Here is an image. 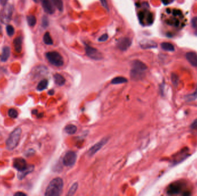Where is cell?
Instances as JSON below:
<instances>
[{
    "instance_id": "35",
    "label": "cell",
    "mask_w": 197,
    "mask_h": 196,
    "mask_svg": "<svg viewBox=\"0 0 197 196\" xmlns=\"http://www.w3.org/2000/svg\"><path fill=\"white\" fill-rule=\"evenodd\" d=\"M100 2L103 5L106 9L108 10V5H107V2L106 1V0H100Z\"/></svg>"
},
{
    "instance_id": "12",
    "label": "cell",
    "mask_w": 197,
    "mask_h": 196,
    "mask_svg": "<svg viewBox=\"0 0 197 196\" xmlns=\"http://www.w3.org/2000/svg\"><path fill=\"white\" fill-rule=\"evenodd\" d=\"M187 60L193 66L197 67V54L194 52H188L186 55Z\"/></svg>"
},
{
    "instance_id": "22",
    "label": "cell",
    "mask_w": 197,
    "mask_h": 196,
    "mask_svg": "<svg viewBox=\"0 0 197 196\" xmlns=\"http://www.w3.org/2000/svg\"><path fill=\"white\" fill-rule=\"evenodd\" d=\"M47 85H48V81L46 79H44L38 83L37 86V90L39 91H42L47 88Z\"/></svg>"
},
{
    "instance_id": "13",
    "label": "cell",
    "mask_w": 197,
    "mask_h": 196,
    "mask_svg": "<svg viewBox=\"0 0 197 196\" xmlns=\"http://www.w3.org/2000/svg\"><path fill=\"white\" fill-rule=\"evenodd\" d=\"M140 46L141 48L144 49L156 48L157 46V44L155 41H152L150 40H144L143 41H141Z\"/></svg>"
},
{
    "instance_id": "1",
    "label": "cell",
    "mask_w": 197,
    "mask_h": 196,
    "mask_svg": "<svg viewBox=\"0 0 197 196\" xmlns=\"http://www.w3.org/2000/svg\"><path fill=\"white\" fill-rule=\"evenodd\" d=\"M63 187V182L61 178H55L53 179L47 186L45 196H60L62 193Z\"/></svg>"
},
{
    "instance_id": "19",
    "label": "cell",
    "mask_w": 197,
    "mask_h": 196,
    "mask_svg": "<svg viewBox=\"0 0 197 196\" xmlns=\"http://www.w3.org/2000/svg\"><path fill=\"white\" fill-rule=\"evenodd\" d=\"M161 47L164 50H166V51H174L175 50L174 46L171 43H169L168 42L162 43L161 44Z\"/></svg>"
},
{
    "instance_id": "9",
    "label": "cell",
    "mask_w": 197,
    "mask_h": 196,
    "mask_svg": "<svg viewBox=\"0 0 197 196\" xmlns=\"http://www.w3.org/2000/svg\"><path fill=\"white\" fill-rule=\"evenodd\" d=\"M132 41L129 38H121L117 42V47L121 51H126L131 46Z\"/></svg>"
},
{
    "instance_id": "29",
    "label": "cell",
    "mask_w": 197,
    "mask_h": 196,
    "mask_svg": "<svg viewBox=\"0 0 197 196\" xmlns=\"http://www.w3.org/2000/svg\"><path fill=\"white\" fill-rule=\"evenodd\" d=\"M7 32L8 36H12L15 33V28L11 25H8L7 26Z\"/></svg>"
},
{
    "instance_id": "11",
    "label": "cell",
    "mask_w": 197,
    "mask_h": 196,
    "mask_svg": "<svg viewBox=\"0 0 197 196\" xmlns=\"http://www.w3.org/2000/svg\"><path fill=\"white\" fill-rule=\"evenodd\" d=\"M44 12L48 14H52L55 12V8L51 0H40Z\"/></svg>"
},
{
    "instance_id": "14",
    "label": "cell",
    "mask_w": 197,
    "mask_h": 196,
    "mask_svg": "<svg viewBox=\"0 0 197 196\" xmlns=\"http://www.w3.org/2000/svg\"><path fill=\"white\" fill-rule=\"evenodd\" d=\"M34 170V166L33 165L28 166L27 168L25 169L23 171H19V173L17 174V177L19 179H22L24 178L26 176L30 173H32Z\"/></svg>"
},
{
    "instance_id": "26",
    "label": "cell",
    "mask_w": 197,
    "mask_h": 196,
    "mask_svg": "<svg viewBox=\"0 0 197 196\" xmlns=\"http://www.w3.org/2000/svg\"><path fill=\"white\" fill-rule=\"evenodd\" d=\"M52 2L58 10L62 12L63 9V4L62 0H52Z\"/></svg>"
},
{
    "instance_id": "4",
    "label": "cell",
    "mask_w": 197,
    "mask_h": 196,
    "mask_svg": "<svg viewBox=\"0 0 197 196\" xmlns=\"http://www.w3.org/2000/svg\"><path fill=\"white\" fill-rule=\"evenodd\" d=\"M46 56L48 61L54 66L61 67L63 65V58L62 55L58 52H48L46 54Z\"/></svg>"
},
{
    "instance_id": "42",
    "label": "cell",
    "mask_w": 197,
    "mask_h": 196,
    "mask_svg": "<svg viewBox=\"0 0 197 196\" xmlns=\"http://www.w3.org/2000/svg\"><path fill=\"white\" fill-rule=\"evenodd\" d=\"M34 2H36V3H38V2H39V1H40V0H33Z\"/></svg>"
},
{
    "instance_id": "30",
    "label": "cell",
    "mask_w": 197,
    "mask_h": 196,
    "mask_svg": "<svg viewBox=\"0 0 197 196\" xmlns=\"http://www.w3.org/2000/svg\"><path fill=\"white\" fill-rule=\"evenodd\" d=\"M108 35L107 33H104L99 38L98 40L100 42H104V41H106L108 39Z\"/></svg>"
},
{
    "instance_id": "28",
    "label": "cell",
    "mask_w": 197,
    "mask_h": 196,
    "mask_svg": "<svg viewBox=\"0 0 197 196\" xmlns=\"http://www.w3.org/2000/svg\"><path fill=\"white\" fill-rule=\"evenodd\" d=\"M8 116L13 119H16L18 116V112L17 111L14 109V108H10V109L8 111Z\"/></svg>"
},
{
    "instance_id": "41",
    "label": "cell",
    "mask_w": 197,
    "mask_h": 196,
    "mask_svg": "<svg viewBox=\"0 0 197 196\" xmlns=\"http://www.w3.org/2000/svg\"><path fill=\"white\" fill-rule=\"evenodd\" d=\"M49 95H53L54 94V90H50L49 92Z\"/></svg>"
},
{
    "instance_id": "21",
    "label": "cell",
    "mask_w": 197,
    "mask_h": 196,
    "mask_svg": "<svg viewBox=\"0 0 197 196\" xmlns=\"http://www.w3.org/2000/svg\"><path fill=\"white\" fill-rule=\"evenodd\" d=\"M43 41L47 45H52L53 44L52 39L49 32H47L44 33L43 36Z\"/></svg>"
},
{
    "instance_id": "43",
    "label": "cell",
    "mask_w": 197,
    "mask_h": 196,
    "mask_svg": "<svg viewBox=\"0 0 197 196\" xmlns=\"http://www.w3.org/2000/svg\"><path fill=\"white\" fill-rule=\"evenodd\" d=\"M195 34L197 36V27L196 28V31H195Z\"/></svg>"
},
{
    "instance_id": "39",
    "label": "cell",
    "mask_w": 197,
    "mask_h": 196,
    "mask_svg": "<svg viewBox=\"0 0 197 196\" xmlns=\"http://www.w3.org/2000/svg\"><path fill=\"white\" fill-rule=\"evenodd\" d=\"M173 14L175 16H179L181 14V12L179 10H175L173 11Z\"/></svg>"
},
{
    "instance_id": "31",
    "label": "cell",
    "mask_w": 197,
    "mask_h": 196,
    "mask_svg": "<svg viewBox=\"0 0 197 196\" xmlns=\"http://www.w3.org/2000/svg\"><path fill=\"white\" fill-rule=\"evenodd\" d=\"M49 24V21H48V19L46 17H43V19H42V25L44 27H46Z\"/></svg>"
},
{
    "instance_id": "10",
    "label": "cell",
    "mask_w": 197,
    "mask_h": 196,
    "mask_svg": "<svg viewBox=\"0 0 197 196\" xmlns=\"http://www.w3.org/2000/svg\"><path fill=\"white\" fill-rule=\"evenodd\" d=\"M13 167L19 171H21L26 169L28 167L25 160L21 158H17L13 161Z\"/></svg>"
},
{
    "instance_id": "32",
    "label": "cell",
    "mask_w": 197,
    "mask_h": 196,
    "mask_svg": "<svg viewBox=\"0 0 197 196\" xmlns=\"http://www.w3.org/2000/svg\"><path fill=\"white\" fill-rule=\"evenodd\" d=\"M191 24H192L193 27L194 28H197V17H194V18L192 19V21H191Z\"/></svg>"
},
{
    "instance_id": "36",
    "label": "cell",
    "mask_w": 197,
    "mask_h": 196,
    "mask_svg": "<svg viewBox=\"0 0 197 196\" xmlns=\"http://www.w3.org/2000/svg\"><path fill=\"white\" fill-rule=\"evenodd\" d=\"M172 82L175 83H176L177 82V76L176 75V74H172Z\"/></svg>"
},
{
    "instance_id": "40",
    "label": "cell",
    "mask_w": 197,
    "mask_h": 196,
    "mask_svg": "<svg viewBox=\"0 0 197 196\" xmlns=\"http://www.w3.org/2000/svg\"><path fill=\"white\" fill-rule=\"evenodd\" d=\"M8 1V0H0V4H1L2 5L4 6V5H5L7 4Z\"/></svg>"
},
{
    "instance_id": "20",
    "label": "cell",
    "mask_w": 197,
    "mask_h": 196,
    "mask_svg": "<svg viewBox=\"0 0 197 196\" xmlns=\"http://www.w3.org/2000/svg\"><path fill=\"white\" fill-rule=\"evenodd\" d=\"M180 187L179 185L174 184L169 187V190L168 191V193L170 195H175L179 192Z\"/></svg>"
},
{
    "instance_id": "18",
    "label": "cell",
    "mask_w": 197,
    "mask_h": 196,
    "mask_svg": "<svg viewBox=\"0 0 197 196\" xmlns=\"http://www.w3.org/2000/svg\"><path fill=\"white\" fill-rule=\"evenodd\" d=\"M65 131L68 134H74L77 131V127L73 124L67 125L65 128Z\"/></svg>"
},
{
    "instance_id": "16",
    "label": "cell",
    "mask_w": 197,
    "mask_h": 196,
    "mask_svg": "<svg viewBox=\"0 0 197 196\" xmlns=\"http://www.w3.org/2000/svg\"><path fill=\"white\" fill-rule=\"evenodd\" d=\"M10 49L9 47H5L3 48L1 56V61L2 62H6L10 56Z\"/></svg>"
},
{
    "instance_id": "7",
    "label": "cell",
    "mask_w": 197,
    "mask_h": 196,
    "mask_svg": "<svg viewBox=\"0 0 197 196\" xmlns=\"http://www.w3.org/2000/svg\"><path fill=\"white\" fill-rule=\"evenodd\" d=\"M76 159L77 155L74 151H68L63 158V163L64 164V165L68 167L72 166L76 163Z\"/></svg>"
},
{
    "instance_id": "34",
    "label": "cell",
    "mask_w": 197,
    "mask_h": 196,
    "mask_svg": "<svg viewBox=\"0 0 197 196\" xmlns=\"http://www.w3.org/2000/svg\"><path fill=\"white\" fill-rule=\"evenodd\" d=\"M148 23L149 24H152L153 22V16L151 13H149L148 14Z\"/></svg>"
},
{
    "instance_id": "37",
    "label": "cell",
    "mask_w": 197,
    "mask_h": 196,
    "mask_svg": "<svg viewBox=\"0 0 197 196\" xmlns=\"http://www.w3.org/2000/svg\"><path fill=\"white\" fill-rule=\"evenodd\" d=\"M138 16H139V19H140V20L141 21H142L143 20L144 17V13L143 12H140V13H139V14H138Z\"/></svg>"
},
{
    "instance_id": "25",
    "label": "cell",
    "mask_w": 197,
    "mask_h": 196,
    "mask_svg": "<svg viewBox=\"0 0 197 196\" xmlns=\"http://www.w3.org/2000/svg\"><path fill=\"white\" fill-rule=\"evenodd\" d=\"M27 21L28 25L31 27H33L36 23V19L33 15H29L27 17Z\"/></svg>"
},
{
    "instance_id": "5",
    "label": "cell",
    "mask_w": 197,
    "mask_h": 196,
    "mask_svg": "<svg viewBox=\"0 0 197 196\" xmlns=\"http://www.w3.org/2000/svg\"><path fill=\"white\" fill-rule=\"evenodd\" d=\"M13 7L11 4H7L0 12V21L3 24H8L12 20Z\"/></svg>"
},
{
    "instance_id": "15",
    "label": "cell",
    "mask_w": 197,
    "mask_h": 196,
    "mask_svg": "<svg viewBox=\"0 0 197 196\" xmlns=\"http://www.w3.org/2000/svg\"><path fill=\"white\" fill-rule=\"evenodd\" d=\"M22 43H23V39L21 36L17 37L13 41V44L15 47V49L17 52L20 53L22 50Z\"/></svg>"
},
{
    "instance_id": "6",
    "label": "cell",
    "mask_w": 197,
    "mask_h": 196,
    "mask_svg": "<svg viewBox=\"0 0 197 196\" xmlns=\"http://www.w3.org/2000/svg\"><path fill=\"white\" fill-rule=\"evenodd\" d=\"M85 51L88 56L92 59L99 61L103 59V56L102 52L95 48L91 46H87L85 47Z\"/></svg>"
},
{
    "instance_id": "2",
    "label": "cell",
    "mask_w": 197,
    "mask_h": 196,
    "mask_svg": "<svg viewBox=\"0 0 197 196\" xmlns=\"http://www.w3.org/2000/svg\"><path fill=\"white\" fill-rule=\"evenodd\" d=\"M21 132V128L17 127L10 133L6 142V146L8 150L10 151L13 150L17 147L20 139Z\"/></svg>"
},
{
    "instance_id": "24",
    "label": "cell",
    "mask_w": 197,
    "mask_h": 196,
    "mask_svg": "<svg viewBox=\"0 0 197 196\" xmlns=\"http://www.w3.org/2000/svg\"><path fill=\"white\" fill-rule=\"evenodd\" d=\"M185 99L187 101H194L196 99H197V86L196 88V90L191 94L187 95L185 97Z\"/></svg>"
},
{
    "instance_id": "23",
    "label": "cell",
    "mask_w": 197,
    "mask_h": 196,
    "mask_svg": "<svg viewBox=\"0 0 197 196\" xmlns=\"http://www.w3.org/2000/svg\"><path fill=\"white\" fill-rule=\"evenodd\" d=\"M127 82V80L123 77H117L114 78V79L111 81V83L114 85H116V84H121V83H124Z\"/></svg>"
},
{
    "instance_id": "8",
    "label": "cell",
    "mask_w": 197,
    "mask_h": 196,
    "mask_svg": "<svg viewBox=\"0 0 197 196\" xmlns=\"http://www.w3.org/2000/svg\"><path fill=\"white\" fill-rule=\"evenodd\" d=\"M108 138H104L102 140H100L99 142L97 143L96 144L93 145L88 152V155L90 156L95 155L98 151H99L104 145L106 144V143L108 142Z\"/></svg>"
},
{
    "instance_id": "3",
    "label": "cell",
    "mask_w": 197,
    "mask_h": 196,
    "mask_svg": "<svg viewBox=\"0 0 197 196\" xmlns=\"http://www.w3.org/2000/svg\"><path fill=\"white\" fill-rule=\"evenodd\" d=\"M132 67L133 69L131 70L130 75L135 80L141 79L144 75V72L148 69L145 63L138 60H136L133 62Z\"/></svg>"
},
{
    "instance_id": "38",
    "label": "cell",
    "mask_w": 197,
    "mask_h": 196,
    "mask_svg": "<svg viewBox=\"0 0 197 196\" xmlns=\"http://www.w3.org/2000/svg\"><path fill=\"white\" fill-rule=\"evenodd\" d=\"M27 196L26 194L23 193V192H17L15 194V196Z\"/></svg>"
},
{
    "instance_id": "27",
    "label": "cell",
    "mask_w": 197,
    "mask_h": 196,
    "mask_svg": "<svg viewBox=\"0 0 197 196\" xmlns=\"http://www.w3.org/2000/svg\"><path fill=\"white\" fill-rule=\"evenodd\" d=\"M78 188V184L77 183H74L72 186H71V187L70 188L68 193V196H73L75 194V193L76 192Z\"/></svg>"
},
{
    "instance_id": "17",
    "label": "cell",
    "mask_w": 197,
    "mask_h": 196,
    "mask_svg": "<svg viewBox=\"0 0 197 196\" xmlns=\"http://www.w3.org/2000/svg\"><path fill=\"white\" fill-rule=\"evenodd\" d=\"M54 79L55 83L59 86L63 85L66 82L65 78L60 74H55L54 75Z\"/></svg>"
},
{
    "instance_id": "33",
    "label": "cell",
    "mask_w": 197,
    "mask_h": 196,
    "mask_svg": "<svg viewBox=\"0 0 197 196\" xmlns=\"http://www.w3.org/2000/svg\"><path fill=\"white\" fill-rule=\"evenodd\" d=\"M191 128L193 129H197V119L193 122L191 125Z\"/></svg>"
}]
</instances>
